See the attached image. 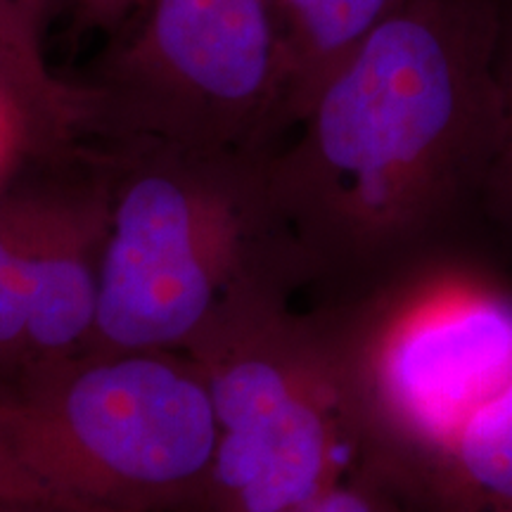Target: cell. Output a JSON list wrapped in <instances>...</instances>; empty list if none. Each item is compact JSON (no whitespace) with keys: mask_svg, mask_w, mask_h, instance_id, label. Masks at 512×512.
<instances>
[{"mask_svg":"<svg viewBox=\"0 0 512 512\" xmlns=\"http://www.w3.org/2000/svg\"><path fill=\"white\" fill-rule=\"evenodd\" d=\"M503 0H406L323 83L266 166L297 297L335 306L479 240L503 128Z\"/></svg>","mask_w":512,"mask_h":512,"instance_id":"cell-1","label":"cell"},{"mask_svg":"<svg viewBox=\"0 0 512 512\" xmlns=\"http://www.w3.org/2000/svg\"><path fill=\"white\" fill-rule=\"evenodd\" d=\"M306 309L335 356L356 467L401 498L512 382V275L479 240L427 256L349 302Z\"/></svg>","mask_w":512,"mask_h":512,"instance_id":"cell-2","label":"cell"},{"mask_svg":"<svg viewBox=\"0 0 512 512\" xmlns=\"http://www.w3.org/2000/svg\"><path fill=\"white\" fill-rule=\"evenodd\" d=\"M88 143L107 185L88 351H183L249 275L275 268L290 280L268 204L271 155L159 140Z\"/></svg>","mask_w":512,"mask_h":512,"instance_id":"cell-3","label":"cell"},{"mask_svg":"<svg viewBox=\"0 0 512 512\" xmlns=\"http://www.w3.org/2000/svg\"><path fill=\"white\" fill-rule=\"evenodd\" d=\"M183 354L214 406L216 453L195 512H280L356 467L332 349L283 273H254L216 306Z\"/></svg>","mask_w":512,"mask_h":512,"instance_id":"cell-4","label":"cell"},{"mask_svg":"<svg viewBox=\"0 0 512 512\" xmlns=\"http://www.w3.org/2000/svg\"><path fill=\"white\" fill-rule=\"evenodd\" d=\"M15 451L62 512H195L216 453L183 351H86L0 394Z\"/></svg>","mask_w":512,"mask_h":512,"instance_id":"cell-5","label":"cell"},{"mask_svg":"<svg viewBox=\"0 0 512 512\" xmlns=\"http://www.w3.org/2000/svg\"><path fill=\"white\" fill-rule=\"evenodd\" d=\"M86 76L88 140L273 155L283 38L273 0H140Z\"/></svg>","mask_w":512,"mask_h":512,"instance_id":"cell-6","label":"cell"},{"mask_svg":"<svg viewBox=\"0 0 512 512\" xmlns=\"http://www.w3.org/2000/svg\"><path fill=\"white\" fill-rule=\"evenodd\" d=\"M403 501L413 512H512V382L460 425Z\"/></svg>","mask_w":512,"mask_h":512,"instance_id":"cell-7","label":"cell"},{"mask_svg":"<svg viewBox=\"0 0 512 512\" xmlns=\"http://www.w3.org/2000/svg\"><path fill=\"white\" fill-rule=\"evenodd\" d=\"M406 0H273L283 38L285 140L330 74Z\"/></svg>","mask_w":512,"mask_h":512,"instance_id":"cell-8","label":"cell"},{"mask_svg":"<svg viewBox=\"0 0 512 512\" xmlns=\"http://www.w3.org/2000/svg\"><path fill=\"white\" fill-rule=\"evenodd\" d=\"M0 95L57 155L88 143L81 86L53 74L43 31L17 0H0Z\"/></svg>","mask_w":512,"mask_h":512,"instance_id":"cell-9","label":"cell"},{"mask_svg":"<svg viewBox=\"0 0 512 512\" xmlns=\"http://www.w3.org/2000/svg\"><path fill=\"white\" fill-rule=\"evenodd\" d=\"M36 166L0 185V394L17 387L31 363Z\"/></svg>","mask_w":512,"mask_h":512,"instance_id":"cell-10","label":"cell"},{"mask_svg":"<svg viewBox=\"0 0 512 512\" xmlns=\"http://www.w3.org/2000/svg\"><path fill=\"white\" fill-rule=\"evenodd\" d=\"M498 79L503 91V128L479 209V242L512 275V0L501 5Z\"/></svg>","mask_w":512,"mask_h":512,"instance_id":"cell-11","label":"cell"},{"mask_svg":"<svg viewBox=\"0 0 512 512\" xmlns=\"http://www.w3.org/2000/svg\"><path fill=\"white\" fill-rule=\"evenodd\" d=\"M280 512H413L411 505L396 496L387 484L356 467L335 489L309 503Z\"/></svg>","mask_w":512,"mask_h":512,"instance_id":"cell-12","label":"cell"},{"mask_svg":"<svg viewBox=\"0 0 512 512\" xmlns=\"http://www.w3.org/2000/svg\"><path fill=\"white\" fill-rule=\"evenodd\" d=\"M72 155V152H69ZM67 155H57L43 143L41 136L29 126L8 100L0 95V185L27 171L29 166L53 162Z\"/></svg>","mask_w":512,"mask_h":512,"instance_id":"cell-13","label":"cell"},{"mask_svg":"<svg viewBox=\"0 0 512 512\" xmlns=\"http://www.w3.org/2000/svg\"><path fill=\"white\" fill-rule=\"evenodd\" d=\"M0 508L62 512L19 460L8 430V420H5L3 403H0Z\"/></svg>","mask_w":512,"mask_h":512,"instance_id":"cell-14","label":"cell"},{"mask_svg":"<svg viewBox=\"0 0 512 512\" xmlns=\"http://www.w3.org/2000/svg\"><path fill=\"white\" fill-rule=\"evenodd\" d=\"M138 3L140 0H76L69 17L76 34H114Z\"/></svg>","mask_w":512,"mask_h":512,"instance_id":"cell-15","label":"cell"},{"mask_svg":"<svg viewBox=\"0 0 512 512\" xmlns=\"http://www.w3.org/2000/svg\"><path fill=\"white\" fill-rule=\"evenodd\" d=\"M19 8H22L27 15L34 19V24L41 31H46V27L53 19H57L64 12L72 15V8L76 0H17Z\"/></svg>","mask_w":512,"mask_h":512,"instance_id":"cell-16","label":"cell"},{"mask_svg":"<svg viewBox=\"0 0 512 512\" xmlns=\"http://www.w3.org/2000/svg\"><path fill=\"white\" fill-rule=\"evenodd\" d=\"M0 512H34V510H24V508H0Z\"/></svg>","mask_w":512,"mask_h":512,"instance_id":"cell-17","label":"cell"}]
</instances>
